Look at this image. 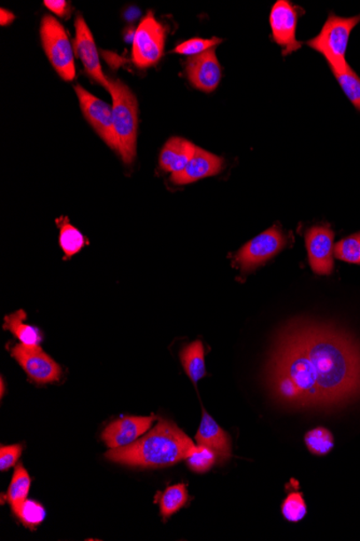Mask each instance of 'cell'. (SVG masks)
Wrapping results in <instances>:
<instances>
[{
  "mask_svg": "<svg viewBox=\"0 0 360 541\" xmlns=\"http://www.w3.org/2000/svg\"><path fill=\"white\" fill-rule=\"evenodd\" d=\"M340 87L355 108L360 112V78L351 66L347 64L337 71H333Z\"/></svg>",
  "mask_w": 360,
  "mask_h": 541,
  "instance_id": "24",
  "label": "cell"
},
{
  "mask_svg": "<svg viewBox=\"0 0 360 541\" xmlns=\"http://www.w3.org/2000/svg\"><path fill=\"white\" fill-rule=\"evenodd\" d=\"M57 224L60 228V245L65 254L64 259H71L85 248L87 239L75 226L69 223L68 218L57 219Z\"/></svg>",
  "mask_w": 360,
  "mask_h": 541,
  "instance_id": "21",
  "label": "cell"
},
{
  "mask_svg": "<svg viewBox=\"0 0 360 541\" xmlns=\"http://www.w3.org/2000/svg\"><path fill=\"white\" fill-rule=\"evenodd\" d=\"M223 166L224 160L220 157L197 147L195 156L186 168L180 174H172L171 181L175 185L195 183L196 181L220 174Z\"/></svg>",
  "mask_w": 360,
  "mask_h": 541,
  "instance_id": "15",
  "label": "cell"
},
{
  "mask_svg": "<svg viewBox=\"0 0 360 541\" xmlns=\"http://www.w3.org/2000/svg\"><path fill=\"white\" fill-rule=\"evenodd\" d=\"M108 92L112 97L113 127L119 143V155L126 165L136 156L138 127L137 100L129 87L120 80H108Z\"/></svg>",
  "mask_w": 360,
  "mask_h": 541,
  "instance_id": "3",
  "label": "cell"
},
{
  "mask_svg": "<svg viewBox=\"0 0 360 541\" xmlns=\"http://www.w3.org/2000/svg\"><path fill=\"white\" fill-rule=\"evenodd\" d=\"M195 446L174 422L161 420L149 434L130 445L111 449L105 457L126 466L164 468L186 460Z\"/></svg>",
  "mask_w": 360,
  "mask_h": 541,
  "instance_id": "2",
  "label": "cell"
},
{
  "mask_svg": "<svg viewBox=\"0 0 360 541\" xmlns=\"http://www.w3.org/2000/svg\"><path fill=\"white\" fill-rule=\"evenodd\" d=\"M14 19H16V17H14L13 13L2 9V12H0V23H2L3 27L9 26L10 23L14 21Z\"/></svg>",
  "mask_w": 360,
  "mask_h": 541,
  "instance_id": "32",
  "label": "cell"
},
{
  "mask_svg": "<svg viewBox=\"0 0 360 541\" xmlns=\"http://www.w3.org/2000/svg\"><path fill=\"white\" fill-rule=\"evenodd\" d=\"M180 358L187 375L195 385L206 376L203 343L195 341L185 346L181 349Z\"/></svg>",
  "mask_w": 360,
  "mask_h": 541,
  "instance_id": "18",
  "label": "cell"
},
{
  "mask_svg": "<svg viewBox=\"0 0 360 541\" xmlns=\"http://www.w3.org/2000/svg\"><path fill=\"white\" fill-rule=\"evenodd\" d=\"M287 243L283 231L278 226L264 231L251 239L235 255V263L241 273H250L282 251Z\"/></svg>",
  "mask_w": 360,
  "mask_h": 541,
  "instance_id": "7",
  "label": "cell"
},
{
  "mask_svg": "<svg viewBox=\"0 0 360 541\" xmlns=\"http://www.w3.org/2000/svg\"><path fill=\"white\" fill-rule=\"evenodd\" d=\"M334 257L347 263L360 265V233L339 241L334 245Z\"/></svg>",
  "mask_w": 360,
  "mask_h": 541,
  "instance_id": "29",
  "label": "cell"
},
{
  "mask_svg": "<svg viewBox=\"0 0 360 541\" xmlns=\"http://www.w3.org/2000/svg\"><path fill=\"white\" fill-rule=\"evenodd\" d=\"M44 6H46L50 12L57 14L58 17L65 16L67 12V3L64 2V0H46L43 2Z\"/></svg>",
  "mask_w": 360,
  "mask_h": 541,
  "instance_id": "31",
  "label": "cell"
},
{
  "mask_svg": "<svg viewBox=\"0 0 360 541\" xmlns=\"http://www.w3.org/2000/svg\"><path fill=\"white\" fill-rule=\"evenodd\" d=\"M26 320L27 313L18 311L4 317V328L11 332L24 345L39 346L42 341V333L38 328L26 323Z\"/></svg>",
  "mask_w": 360,
  "mask_h": 541,
  "instance_id": "19",
  "label": "cell"
},
{
  "mask_svg": "<svg viewBox=\"0 0 360 541\" xmlns=\"http://www.w3.org/2000/svg\"><path fill=\"white\" fill-rule=\"evenodd\" d=\"M155 420V415L120 418L107 426L106 429L103 431L102 439L111 449L130 445L149 430Z\"/></svg>",
  "mask_w": 360,
  "mask_h": 541,
  "instance_id": "14",
  "label": "cell"
},
{
  "mask_svg": "<svg viewBox=\"0 0 360 541\" xmlns=\"http://www.w3.org/2000/svg\"><path fill=\"white\" fill-rule=\"evenodd\" d=\"M299 12L300 8L294 6L288 0H279L271 9L270 26L272 29L273 41L282 47L284 57L298 51L303 47V43L295 37Z\"/></svg>",
  "mask_w": 360,
  "mask_h": 541,
  "instance_id": "9",
  "label": "cell"
},
{
  "mask_svg": "<svg viewBox=\"0 0 360 541\" xmlns=\"http://www.w3.org/2000/svg\"><path fill=\"white\" fill-rule=\"evenodd\" d=\"M217 456V452L210 447L197 444L185 460L192 471L205 474L215 465Z\"/></svg>",
  "mask_w": 360,
  "mask_h": 541,
  "instance_id": "25",
  "label": "cell"
},
{
  "mask_svg": "<svg viewBox=\"0 0 360 541\" xmlns=\"http://www.w3.org/2000/svg\"><path fill=\"white\" fill-rule=\"evenodd\" d=\"M41 36L44 52L58 76L65 81L76 77L75 58L65 28L51 16L42 19Z\"/></svg>",
  "mask_w": 360,
  "mask_h": 541,
  "instance_id": "5",
  "label": "cell"
},
{
  "mask_svg": "<svg viewBox=\"0 0 360 541\" xmlns=\"http://www.w3.org/2000/svg\"><path fill=\"white\" fill-rule=\"evenodd\" d=\"M186 72L191 85L205 93L215 91L223 77V70L216 57L215 49L189 58Z\"/></svg>",
  "mask_w": 360,
  "mask_h": 541,
  "instance_id": "13",
  "label": "cell"
},
{
  "mask_svg": "<svg viewBox=\"0 0 360 541\" xmlns=\"http://www.w3.org/2000/svg\"><path fill=\"white\" fill-rule=\"evenodd\" d=\"M196 149L194 143L188 140L179 136L172 137L161 151L160 168L171 172L172 174H180L195 156Z\"/></svg>",
  "mask_w": 360,
  "mask_h": 541,
  "instance_id": "17",
  "label": "cell"
},
{
  "mask_svg": "<svg viewBox=\"0 0 360 541\" xmlns=\"http://www.w3.org/2000/svg\"><path fill=\"white\" fill-rule=\"evenodd\" d=\"M275 401L330 410L360 398V343L326 322L298 320L276 337L265 367Z\"/></svg>",
  "mask_w": 360,
  "mask_h": 541,
  "instance_id": "1",
  "label": "cell"
},
{
  "mask_svg": "<svg viewBox=\"0 0 360 541\" xmlns=\"http://www.w3.org/2000/svg\"><path fill=\"white\" fill-rule=\"evenodd\" d=\"M282 514L288 522L298 523L305 518L308 514L307 503L303 494L300 491H292L283 501Z\"/></svg>",
  "mask_w": 360,
  "mask_h": 541,
  "instance_id": "26",
  "label": "cell"
},
{
  "mask_svg": "<svg viewBox=\"0 0 360 541\" xmlns=\"http://www.w3.org/2000/svg\"><path fill=\"white\" fill-rule=\"evenodd\" d=\"M189 494L187 491V486L184 483L169 486L162 493H157L155 503L159 504L161 515L165 519L171 518L177 511L188 503Z\"/></svg>",
  "mask_w": 360,
  "mask_h": 541,
  "instance_id": "20",
  "label": "cell"
},
{
  "mask_svg": "<svg viewBox=\"0 0 360 541\" xmlns=\"http://www.w3.org/2000/svg\"><path fill=\"white\" fill-rule=\"evenodd\" d=\"M334 233L328 226H314L305 234L310 268L317 274H330L333 270Z\"/></svg>",
  "mask_w": 360,
  "mask_h": 541,
  "instance_id": "11",
  "label": "cell"
},
{
  "mask_svg": "<svg viewBox=\"0 0 360 541\" xmlns=\"http://www.w3.org/2000/svg\"><path fill=\"white\" fill-rule=\"evenodd\" d=\"M360 22V14L352 18H341L330 13L322 31L308 42V46L326 58L332 71L347 66L345 60L349 36Z\"/></svg>",
  "mask_w": 360,
  "mask_h": 541,
  "instance_id": "4",
  "label": "cell"
},
{
  "mask_svg": "<svg viewBox=\"0 0 360 541\" xmlns=\"http://www.w3.org/2000/svg\"><path fill=\"white\" fill-rule=\"evenodd\" d=\"M75 51L77 57L80 58L88 75L90 76L93 81L100 83V85L108 91L110 81H108V78L103 75L95 37H93L85 19L81 16H78L75 22Z\"/></svg>",
  "mask_w": 360,
  "mask_h": 541,
  "instance_id": "12",
  "label": "cell"
},
{
  "mask_svg": "<svg viewBox=\"0 0 360 541\" xmlns=\"http://www.w3.org/2000/svg\"><path fill=\"white\" fill-rule=\"evenodd\" d=\"M195 440L197 444L210 447L214 450L221 460H229L231 457L232 445L228 434L217 424L213 417L203 410L199 430L196 432Z\"/></svg>",
  "mask_w": 360,
  "mask_h": 541,
  "instance_id": "16",
  "label": "cell"
},
{
  "mask_svg": "<svg viewBox=\"0 0 360 541\" xmlns=\"http://www.w3.org/2000/svg\"><path fill=\"white\" fill-rule=\"evenodd\" d=\"M165 28L151 12L142 19L133 38V62L140 68L157 66L165 54Z\"/></svg>",
  "mask_w": 360,
  "mask_h": 541,
  "instance_id": "6",
  "label": "cell"
},
{
  "mask_svg": "<svg viewBox=\"0 0 360 541\" xmlns=\"http://www.w3.org/2000/svg\"><path fill=\"white\" fill-rule=\"evenodd\" d=\"M75 91L83 115L88 124L111 150L119 154V143H118L115 127H113L112 107L81 86H76Z\"/></svg>",
  "mask_w": 360,
  "mask_h": 541,
  "instance_id": "8",
  "label": "cell"
},
{
  "mask_svg": "<svg viewBox=\"0 0 360 541\" xmlns=\"http://www.w3.org/2000/svg\"><path fill=\"white\" fill-rule=\"evenodd\" d=\"M304 444L310 454L328 455L334 449V437L326 428L317 427L304 436Z\"/></svg>",
  "mask_w": 360,
  "mask_h": 541,
  "instance_id": "23",
  "label": "cell"
},
{
  "mask_svg": "<svg viewBox=\"0 0 360 541\" xmlns=\"http://www.w3.org/2000/svg\"><path fill=\"white\" fill-rule=\"evenodd\" d=\"M221 43H223V39L217 37L210 39L192 38L189 39V41L181 43L172 52L181 54V56H189L191 58L210 51Z\"/></svg>",
  "mask_w": 360,
  "mask_h": 541,
  "instance_id": "28",
  "label": "cell"
},
{
  "mask_svg": "<svg viewBox=\"0 0 360 541\" xmlns=\"http://www.w3.org/2000/svg\"><path fill=\"white\" fill-rule=\"evenodd\" d=\"M12 510L22 523L31 529L41 524L46 515V511L41 504L27 499Z\"/></svg>",
  "mask_w": 360,
  "mask_h": 541,
  "instance_id": "27",
  "label": "cell"
},
{
  "mask_svg": "<svg viewBox=\"0 0 360 541\" xmlns=\"http://www.w3.org/2000/svg\"><path fill=\"white\" fill-rule=\"evenodd\" d=\"M23 446L19 444L4 446L0 449V470L6 471L14 465L21 456Z\"/></svg>",
  "mask_w": 360,
  "mask_h": 541,
  "instance_id": "30",
  "label": "cell"
},
{
  "mask_svg": "<svg viewBox=\"0 0 360 541\" xmlns=\"http://www.w3.org/2000/svg\"><path fill=\"white\" fill-rule=\"evenodd\" d=\"M11 355L33 382L48 383L60 380V366L41 346L19 344L11 349Z\"/></svg>",
  "mask_w": 360,
  "mask_h": 541,
  "instance_id": "10",
  "label": "cell"
},
{
  "mask_svg": "<svg viewBox=\"0 0 360 541\" xmlns=\"http://www.w3.org/2000/svg\"><path fill=\"white\" fill-rule=\"evenodd\" d=\"M31 476L27 474L22 464L17 466L14 470L11 483H10L7 494L4 498L8 501L11 508H16L27 499L29 489H31Z\"/></svg>",
  "mask_w": 360,
  "mask_h": 541,
  "instance_id": "22",
  "label": "cell"
}]
</instances>
